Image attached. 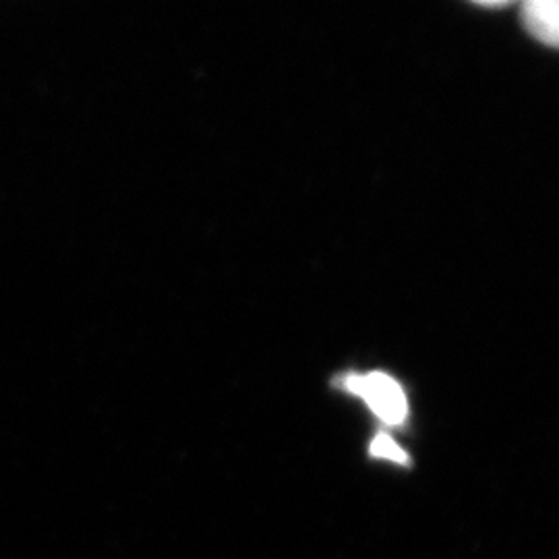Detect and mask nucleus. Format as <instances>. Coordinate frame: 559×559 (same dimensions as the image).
Wrapping results in <instances>:
<instances>
[{
	"instance_id": "obj_2",
	"label": "nucleus",
	"mask_w": 559,
	"mask_h": 559,
	"mask_svg": "<svg viewBox=\"0 0 559 559\" xmlns=\"http://www.w3.org/2000/svg\"><path fill=\"white\" fill-rule=\"evenodd\" d=\"M522 23L540 44L559 48V0H528L522 7Z\"/></svg>"
},
{
	"instance_id": "obj_3",
	"label": "nucleus",
	"mask_w": 559,
	"mask_h": 559,
	"mask_svg": "<svg viewBox=\"0 0 559 559\" xmlns=\"http://www.w3.org/2000/svg\"><path fill=\"white\" fill-rule=\"evenodd\" d=\"M371 454L378 456V459L400 462V464H406V462H408V454H406L390 436H383V433L378 436V438L373 440V443H371Z\"/></svg>"
},
{
	"instance_id": "obj_4",
	"label": "nucleus",
	"mask_w": 559,
	"mask_h": 559,
	"mask_svg": "<svg viewBox=\"0 0 559 559\" xmlns=\"http://www.w3.org/2000/svg\"><path fill=\"white\" fill-rule=\"evenodd\" d=\"M480 7H487V9H501V7H508V2H483Z\"/></svg>"
},
{
	"instance_id": "obj_1",
	"label": "nucleus",
	"mask_w": 559,
	"mask_h": 559,
	"mask_svg": "<svg viewBox=\"0 0 559 559\" xmlns=\"http://www.w3.org/2000/svg\"><path fill=\"white\" fill-rule=\"evenodd\" d=\"M342 385L367 402V406L373 411L378 419L385 425H402L408 417V400L399 381L390 378L388 373L373 371L367 376H346Z\"/></svg>"
}]
</instances>
